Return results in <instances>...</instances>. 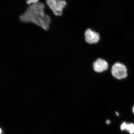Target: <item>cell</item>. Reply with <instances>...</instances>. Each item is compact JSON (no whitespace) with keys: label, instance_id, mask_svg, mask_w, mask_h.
Returning a JSON list of instances; mask_svg holds the SVG:
<instances>
[{"label":"cell","instance_id":"5","mask_svg":"<svg viewBox=\"0 0 134 134\" xmlns=\"http://www.w3.org/2000/svg\"><path fill=\"white\" fill-rule=\"evenodd\" d=\"M93 67L95 72L100 73L108 69V64L105 60L99 58L93 63Z\"/></svg>","mask_w":134,"mask_h":134},{"label":"cell","instance_id":"11","mask_svg":"<svg viewBox=\"0 0 134 134\" xmlns=\"http://www.w3.org/2000/svg\"><path fill=\"white\" fill-rule=\"evenodd\" d=\"M133 113L134 114V107H133Z\"/></svg>","mask_w":134,"mask_h":134},{"label":"cell","instance_id":"9","mask_svg":"<svg viewBox=\"0 0 134 134\" xmlns=\"http://www.w3.org/2000/svg\"><path fill=\"white\" fill-rule=\"evenodd\" d=\"M2 129H1V128H0V134H2Z\"/></svg>","mask_w":134,"mask_h":134},{"label":"cell","instance_id":"7","mask_svg":"<svg viewBox=\"0 0 134 134\" xmlns=\"http://www.w3.org/2000/svg\"><path fill=\"white\" fill-rule=\"evenodd\" d=\"M26 2L27 4L31 5L38 3L39 2V0H27Z\"/></svg>","mask_w":134,"mask_h":134},{"label":"cell","instance_id":"3","mask_svg":"<svg viewBox=\"0 0 134 134\" xmlns=\"http://www.w3.org/2000/svg\"><path fill=\"white\" fill-rule=\"evenodd\" d=\"M111 73L114 77L119 80L125 79L127 76L126 67L120 63H116L113 65Z\"/></svg>","mask_w":134,"mask_h":134},{"label":"cell","instance_id":"10","mask_svg":"<svg viewBox=\"0 0 134 134\" xmlns=\"http://www.w3.org/2000/svg\"><path fill=\"white\" fill-rule=\"evenodd\" d=\"M115 114H116V115H117V116H119V113L117 112H115Z\"/></svg>","mask_w":134,"mask_h":134},{"label":"cell","instance_id":"6","mask_svg":"<svg viewBox=\"0 0 134 134\" xmlns=\"http://www.w3.org/2000/svg\"><path fill=\"white\" fill-rule=\"evenodd\" d=\"M121 130H126L129 132L130 134L134 133V125L133 123H127L123 122L120 126Z\"/></svg>","mask_w":134,"mask_h":134},{"label":"cell","instance_id":"1","mask_svg":"<svg viewBox=\"0 0 134 134\" xmlns=\"http://www.w3.org/2000/svg\"><path fill=\"white\" fill-rule=\"evenodd\" d=\"M45 6L41 2L30 5L20 16V20L23 23H33L44 30H47L52 20L45 12Z\"/></svg>","mask_w":134,"mask_h":134},{"label":"cell","instance_id":"4","mask_svg":"<svg viewBox=\"0 0 134 134\" xmlns=\"http://www.w3.org/2000/svg\"><path fill=\"white\" fill-rule=\"evenodd\" d=\"M85 37L86 42L90 44H96L100 40L99 34L91 29H88L85 31Z\"/></svg>","mask_w":134,"mask_h":134},{"label":"cell","instance_id":"8","mask_svg":"<svg viewBox=\"0 0 134 134\" xmlns=\"http://www.w3.org/2000/svg\"><path fill=\"white\" fill-rule=\"evenodd\" d=\"M110 123H111V121H110V120H107V125H109Z\"/></svg>","mask_w":134,"mask_h":134},{"label":"cell","instance_id":"2","mask_svg":"<svg viewBox=\"0 0 134 134\" xmlns=\"http://www.w3.org/2000/svg\"><path fill=\"white\" fill-rule=\"evenodd\" d=\"M46 3L54 14L57 16L62 15L63 10L67 5L65 0H46Z\"/></svg>","mask_w":134,"mask_h":134}]
</instances>
